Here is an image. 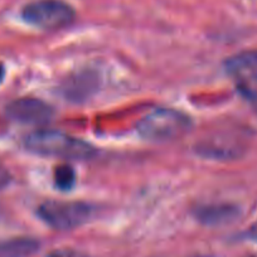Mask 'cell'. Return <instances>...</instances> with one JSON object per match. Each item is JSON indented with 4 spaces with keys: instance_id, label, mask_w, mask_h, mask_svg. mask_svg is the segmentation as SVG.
I'll use <instances>...</instances> for the list:
<instances>
[{
    "instance_id": "277c9868",
    "label": "cell",
    "mask_w": 257,
    "mask_h": 257,
    "mask_svg": "<svg viewBox=\"0 0 257 257\" xmlns=\"http://www.w3.org/2000/svg\"><path fill=\"white\" fill-rule=\"evenodd\" d=\"M92 209L82 202L48 201L41 204L38 214L49 227L59 231L77 228L91 217Z\"/></svg>"
},
{
    "instance_id": "9c48e42d",
    "label": "cell",
    "mask_w": 257,
    "mask_h": 257,
    "mask_svg": "<svg viewBox=\"0 0 257 257\" xmlns=\"http://www.w3.org/2000/svg\"><path fill=\"white\" fill-rule=\"evenodd\" d=\"M54 180L61 189H70L75 183V172L68 165H61L54 172Z\"/></svg>"
},
{
    "instance_id": "3957f363",
    "label": "cell",
    "mask_w": 257,
    "mask_h": 257,
    "mask_svg": "<svg viewBox=\"0 0 257 257\" xmlns=\"http://www.w3.org/2000/svg\"><path fill=\"white\" fill-rule=\"evenodd\" d=\"M23 19L41 29H61L71 24L76 13L70 4L62 0H37L22 12Z\"/></svg>"
},
{
    "instance_id": "8fae6325",
    "label": "cell",
    "mask_w": 257,
    "mask_h": 257,
    "mask_svg": "<svg viewBox=\"0 0 257 257\" xmlns=\"http://www.w3.org/2000/svg\"><path fill=\"white\" fill-rule=\"evenodd\" d=\"M11 180H12V177L11 174H9L8 170H7L3 165H0V189L8 187Z\"/></svg>"
},
{
    "instance_id": "30bf717a",
    "label": "cell",
    "mask_w": 257,
    "mask_h": 257,
    "mask_svg": "<svg viewBox=\"0 0 257 257\" xmlns=\"http://www.w3.org/2000/svg\"><path fill=\"white\" fill-rule=\"evenodd\" d=\"M48 257H88L83 252L76 251L72 248H58L54 251L49 252Z\"/></svg>"
},
{
    "instance_id": "ba28073f",
    "label": "cell",
    "mask_w": 257,
    "mask_h": 257,
    "mask_svg": "<svg viewBox=\"0 0 257 257\" xmlns=\"http://www.w3.org/2000/svg\"><path fill=\"white\" fill-rule=\"evenodd\" d=\"M39 248V242L33 238L19 237L0 242V257H29Z\"/></svg>"
},
{
    "instance_id": "5b68a950",
    "label": "cell",
    "mask_w": 257,
    "mask_h": 257,
    "mask_svg": "<svg viewBox=\"0 0 257 257\" xmlns=\"http://www.w3.org/2000/svg\"><path fill=\"white\" fill-rule=\"evenodd\" d=\"M7 115L14 121L29 125H43L54 115L51 106L38 98H18L7 106Z\"/></svg>"
},
{
    "instance_id": "7c38bea8",
    "label": "cell",
    "mask_w": 257,
    "mask_h": 257,
    "mask_svg": "<svg viewBox=\"0 0 257 257\" xmlns=\"http://www.w3.org/2000/svg\"><path fill=\"white\" fill-rule=\"evenodd\" d=\"M247 237H248L249 239H252V241L257 242V222L249 227L248 232H247Z\"/></svg>"
},
{
    "instance_id": "6da1fadb",
    "label": "cell",
    "mask_w": 257,
    "mask_h": 257,
    "mask_svg": "<svg viewBox=\"0 0 257 257\" xmlns=\"http://www.w3.org/2000/svg\"><path fill=\"white\" fill-rule=\"evenodd\" d=\"M24 145L29 152L36 154L62 159L87 160L96 154L95 148L88 143L53 130L32 133L24 139Z\"/></svg>"
},
{
    "instance_id": "8992f818",
    "label": "cell",
    "mask_w": 257,
    "mask_h": 257,
    "mask_svg": "<svg viewBox=\"0 0 257 257\" xmlns=\"http://www.w3.org/2000/svg\"><path fill=\"white\" fill-rule=\"evenodd\" d=\"M226 70L243 83H257V51H246L227 59Z\"/></svg>"
},
{
    "instance_id": "4fadbf2b",
    "label": "cell",
    "mask_w": 257,
    "mask_h": 257,
    "mask_svg": "<svg viewBox=\"0 0 257 257\" xmlns=\"http://www.w3.org/2000/svg\"><path fill=\"white\" fill-rule=\"evenodd\" d=\"M4 73H6V71H4V66H3V64H0V82L3 81Z\"/></svg>"
},
{
    "instance_id": "52a82bcc",
    "label": "cell",
    "mask_w": 257,
    "mask_h": 257,
    "mask_svg": "<svg viewBox=\"0 0 257 257\" xmlns=\"http://www.w3.org/2000/svg\"><path fill=\"white\" fill-rule=\"evenodd\" d=\"M237 213V208L228 204H211L197 208L194 216L206 226H221L233 221Z\"/></svg>"
},
{
    "instance_id": "5bb4252c",
    "label": "cell",
    "mask_w": 257,
    "mask_h": 257,
    "mask_svg": "<svg viewBox=\"0 0 257 257\" xmlns=\"http://www.w3.org/2000/svg\"><path fill=\"white\" fill-rule=\"evenodd\" d=\"M249 257H253V256H249Z\"/></svg>"
},
{
    "instance_id": "7a4b0ae2",
    "label": "cell",
    "mask_w": 257,
    "mask_h": 257,
    "mask_svg": "<svg viewBox=\"0 0 257 257\" xmlns=\"http://www.w3.org/2000/svg\"><path fill=\"white\" fill-rule=\"evenodd\" d=\"M190 126V118L185 113L174 108H159L145 116L138 130L149 142L169 143L184 137Z\"/></svg>"
}]
</instances>
